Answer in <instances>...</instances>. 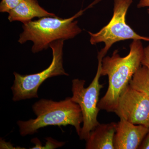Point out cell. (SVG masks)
Returning <instances> with one entry per match:
<instances>
[{
  "label": "cell",
  "instance_id": "cell-1",
  "mask_svg": "<svg viewBox=\"0 0 149 149\" xmlns=\"http://www.w3.org/2000/svg\"><path fill=\"white\" fill-rule=\"evenodd\" d=\"M127 56L121 57L118 51L111 56L104 57L102 60L101 76L107 75L109 86L106 94L99 101L100 109L113 112L120 95L141 65L144 48L141 40H133Z\"/></svg>",
  "mask_w": 149,
  "mask_h": 149
},
{
  "label": "cell",
  "instance_id": "cell-2",
  "mask_svg": "<svg viewBox=\"0 0 149 149\" xmlns=\"http://www.w3.org/2000/svg\"><path fill=\"white\" fill-rule=\"evenodd\" d=\"M32 109L37 118L27 121L19 120L17 124L22 136L32 135L40 128L49 125L74 126L78 136L83 119L80 106L67 97L59 102L41 99L35 103Z\"/></svg>",
  "mask_w": 149,
  "mask_h": 149
},
{
  "label": "cell",
  "instance_id": "cell-3",
  "mask_svg": "<svg viewBox=\"0 0 149 149\" xmlns=\"http://www.w3.org/2000/svg\"><path fill=\"white\" fill-rule=\"evenodd\" d=\"M88 8L68 18L44 17L24 23L23 32L19 35L18 42L23 44L27 41H32V52L36 53L47 49L54 41L72 39L82 31L77 25L78 22L74 21V19L82 15Z\"/></svg>",
  "mask_w": 149,
  "mask_h": 149
},
{
  "label": "cell",
  "instance_id": "cell-4",
  "mask_svg": "<svg viewBox=\"0 0 149 149\" xmlns=\"http://www.w3.org/2000/svg\"><path fill=\"white\" fill-rule=\"evenodd\" d=\"M106 54L99 52L97 58L98 65L97 73L92 83L85 88V80L75 79L72 80V101L80 106L83 116V125L79 136L80 140L88 139L91 131L99 124L97 116L100 109L98 107L100 91L103 85L100 83L101 76L102 60Z\"/></svg>",
  "mask_w": 149,
  "mask_h": 149
},
{
  "label": "cell",
  "instance_id": "cell-5",
  "mask_svg": "<svg viewBox=\"0 0 149 149\" xmlns=\"http://www.w3.org/2000/svg\"><path fill=\"white\" fill-rule=\"evenodd\" d=\"M64 40L54 41L50 45L52 51L53 59L47 68L35 74L22 75L14 72L15 80L11 87L13 101L38 97V90L45 80L54 76L69 74L63 67V47Z\"/></svg>",
  "mask_w": 149,
  "mask_h": 149
},
{
  "label": "cell",
  "instance_id": "cell-6",
  "mask_svg": "<svg viewBox=\"0 0 149 149\" xmlns=\"http://www.w3.org/2000/svg\"><path fill=\"white\" fill-rule=\"evenodd\" d=\"M133 0H114L113 15L108 23L98 32H89L92 45L103 42L102 50L107 53L114 43L127 40H139L149 42V37L137 34L126 22V15Z\"/></svg>",
  "mask_w": 149,
  "mask_h": 149
},
{
  "label": "cell",
  "instance_id": "cell-7",
  "mask_svg": "<svg viewBox=\"0 0 149 149\" xmlns=\"http://www.w3.org/2000/svg\"><path fill=\"white\" fill-rule=\"evenodd\" d=\"M120 119L149 128V98L130 85L118 99L114 112Z\"/></svg>",
  "mask_w": 149,
  "mask_h": 149
},
{
  "label": "cell",
  "instance_id": "cell-8",
  "mask_svg": "<svg viewBox=\"0 0 149 149\" xmlns=\"http://www.w3.org/2000/svg\"><path fill=\"white\" fill-rule=\"evenodd\" d=\"M149 128L144 125H135L124 119H120L117 123L114 136V149H139Z\"/></svg>",
  "mask_w": 149,
  "mask_h": 149
},
{
  "label": "cell",
  "instance_id": "cell-9",
  "mask_svg": "<svg viewBox=\"0 0 149 149\" xmlns=\"http://www.w3.org/2000/svg\"><path fill=\"white\" fill-rule=\"evenodd\" d=\"M117 123L100 124L93 129L86 140L87 149H115L114 139Z\"/></svg>",
  "mask_w": 149,
  "mask_h": 149
},
{
  "label": "cell",
  "instance_id": "cell-10",
  "mask_svg": "<svg viewBox=\"0 0 149 149\" xmlns=\"http://www.w3.org/2000/svg\"><path fill=\"white\" fill-rule=\"evenodd\" d=\"M8 13L10 22L20 21L23 24L31 21L35 17L56 16L55 14L49 12L40 6L37 0H22Z\"/></svg>",
  "mask_w": 149,
  "mask_h": 149
},
{
  "label": "cell",
  "instance_id": "cell-11",
  "mask_svg": "<svg viewBox=\"0 0 149 149\" xmlns=\"http://www.w3.org/2000/svg\"><path fill=\"white\" fill-rule=\"evenodd\" d=\"M132 88L145 93L149 98V70L146 67H140L129 82Z\"/></svg>",
  "mask_w": 149,
  "mask_h": 149
},
{
  "label": "cell",
  "instance_id": "cell-12",
  "mask_svg": "<svg viewBox=\"0 0 149 149\" xmlns=\"http://www.w3.org/2000/svg\"><path fill=\"white\" fill-rule=\"evenodd\" d=\"M22 0H2L0 3V12L8 13L18 5Z\"/></svg>",
  "mask_w": 149,
  "mask_h": 149
},
{
  "label": "cell",
  "instance_id": "cell-13",
  "mask_svg": "<svg viewBox=\"0 0 149 149\" xmlns=\"http://www.w3.org/2000/svg\"><path fill=\"white\" fill-rule=\"evenodd\" d=\"M141 65L146 67L149 70V45L144 48L143 55L141 61Z\"/></svg>",
  "mask_w": 149,
  "mask_h": 149
},
{
  "label": "cell",
  "instance_id": "cell-14",
  "mask_svg": "<svg viewBox=\"0 0 149 149\" xmlns=\"http://www.w3.org/2000/svg\"><path fill=\"white\" fill-rule=\"evenodd\" d=\"M139 149H149V128L148 133L141 143Z\"/></svg>",
  "mask_w": 149,
  "mask_h": 149
},
{
  "label": "cell",
  "instance_id": "cell-15",
  "mask_svg": "<svg viewBox=\"0 0 149 149\" xmlns=\"http://www.w3.org/2000/svg\"><path fill=\"white\" fill-rule=\"evenodd\" d=\"M137 7L138 8H142L144 7L149 8V0H140ZM148 12L149 14V8L148 9Z\"/></svg>",
  "mask_w": 149,
  "mask_h": 149
}]
</instances>
